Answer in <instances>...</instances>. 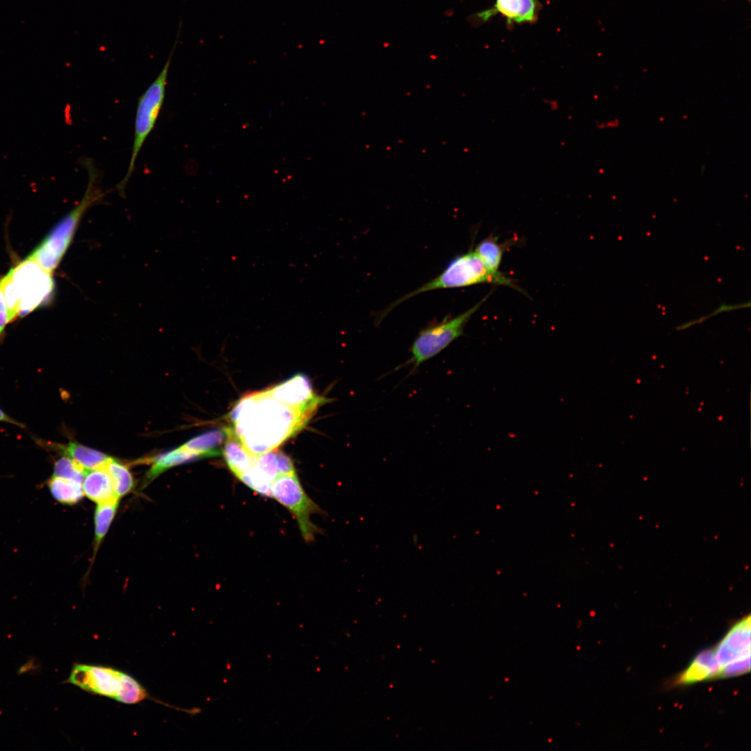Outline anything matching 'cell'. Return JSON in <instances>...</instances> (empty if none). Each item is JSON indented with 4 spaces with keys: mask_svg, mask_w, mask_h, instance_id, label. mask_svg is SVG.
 <instances>
[{
    "mask_svg": "<svg viewBox=\"0 0 751 751\" xmlns=\"http://www.w3.org/2000/svg\"><path fill=\"white\" fill-rule=\"evenodd\" d=\"M318 405L293 406L267 390L256 392L236 403L229 414L230 428L248 453L259 455L275 450L298 431Z\"/></svg>",
    "mask_w": 751,
    "mask_h": 751,
    "instance_id": "obj_1",
    "label": "cell"
},
{
    "mask_svg": "<svg viewBox=\"0 0 751 751\" xmlns=\"http://www.w3.org/2000/svg\"><path fill=\"white\" fill-rule=\"evenodd\" d=\"M9 323L49 302L54 290L52 273L26 257L1 278Z\"/></svg>",
    "mask_w": 751,
    "mask_h": 751,
    "instance_id": "obj_2",
    "label": "cell"
},
{
    "mask_svg": "<svg viewBox=\"0 0 751 751\" xmlns=\"http://www.w3.org/2000/svg\"><path fill=\"white\" fill-rule=\"evenodd\" d=\"M83 163L88 173V183L81 200L28 256L51 273L58 266L70 245L84 213L104 196L99 184V172L93 161L87 158Z\"/></svg>",
    "mask_w": 751,
    "mask_h": 751,
    "instance_id": "obj_3",
    "label": "cell"
},
{
    "mask_svg": "<svg viewBox=\"0 0 751 751\" xmlns=\"http://www.w3.org/2000/svg\"><path fill=\"white\" fill-rule=\"evenodd\" d=\"M484 283L504 285L520 291L513 280L503 273L496 275L491 273L473 250L454 257L436 277L394 301L378 313L376 323L379 324L395 307L420 293Z\"/></svg>",
    "mask_w": 751,
    "mask_h": 751,
    "instance_id": "obj_4",
    "label": "cell"
},
{
    "mask_svg": "<svg viewBox=\"0 0 751 751\" xmlns=\"http://www.w3.org/2000/svg\"><path fill=\"white\" fill-rule=\"evenodd\" d=\"M63 683L124 704H137L150 698L147 690L135 678L112 667L74 663L68 678Z\"/></svg>",
    "mask_w": 751,
    "mask_h": 751,
    "instance_id": "obj_5",
    "label": "cell"
},
{
    "mask_svg": "<svg viewBox=\"0 0 751 751\" xmlns=\"http://www.w3.org/2000/svg\"><path fill=\"white\" fill-rule=\"evenodd\" d=\"M181 23L179 24L177 37L170 53L162 70L138 99L134 120V131L132 149L127 170L121 181L117 184V190L122 193L135 169L140 152L148 136L155 127L162 109L166 92L168 76L170 63L176 47L178 45Z\"/></svg>",
    "mask_w": 751,
    "mask_h": 751,
    "instance_id": "obj_6",
    "label": "cell"
},
{
    "mask_svg": "<svg viewBox=\"0 0 751 751\" xmlns=\"http://www.w3.org/2000/svg\"><path fill=\"white\" fill-rule=\"evenodd\" d=\"M490 295L487 294L465 312L455 316H446L441 321L431 323L422 329L412 342L410 350L411 357L402 366H412L411 371L414 373L425 362L446 348L463 334L465 328L472 315Z\"/></svg>",
    "mask_w": 751,
    "mask_h": 751,
    "instance_id": "obj_7",
    "label": "cell"
},
{
    "mask_svg": "<svg viewBox=\"0 0 751 751\" xmlns=\"http://www.w3.org/2000/svg\"><path fill=\"white\" fill-rule=\"evenodd\" d=\"M271 496L293 515L305 541L314 540L319 529L310 517L312 514L321 513L322 510L307 495L296 474L277 477L272 485Z\"/></svg>",
    "mask_w": 751,
    "mask_h": 751,
    "instance_id": "obj_8",
    "label": "cell"
},
{
    "mask_svg": "<svg viewBox=\"0 0 751 751\" xmlns=\"http://www.w3.org/2000/svg\"><path fill=\"white\" fill-rule=\"evenodd\" d=\"M540 6L538 0H495L492 8L476 13L470 18L472 23L479 24L499 14L510 26L534 23L538 18Z\"/></svg>",
    "mask_w": 751,
    "mask_h": 751,
    "instance_id": "obj_9",
    "label": "cell"
},
{
    "mask_svg": "<svg viewBox=\"0 0 751 751\" xmlns=\"http://www.w3.org/2000/svg\"><path fill=\"white\" fill-rule=\"evenodd\" d=\"M750 631L748 615L737 622L720 642L715 654L721 668L738 659L750 656Z\"/></svg>",
    "mask_w": 751,
    "mask_h": 751,
    "instance_id": "obj_10",
    "label": "cell"
},
{
    "mask_svg": "<svg viewBox=\"0 0 751 751\" xmlns=\"http://www.w3.org/2000/svg\"><path fill=\"white\" fill-rule=\"evenodd\" d=\"M267 391L277 400L293 406L313 404L320 405L328 402L327 398L314 394L309 380L301 373L293 376Z\"/></svg>",
    "mask_w": 751,
    "mask_h": 751,
    "instance_id": "obj_11",
    "label": "cell"
},
{
    "mask_svg": "<svg viewBox=\"0 0 751 751\" xmlns=\"http://www.w3.org/2000/svg\"><path fill=\"white\" fill-rule=\"evenodd\" d=\"M38 443L44 447L51 448L70 458L86 471L104 467L111 458L100 451L74 442H70L67 444H58L38 440Z\"/></svg>",
    "mask_w": 751,
    "mask_h": 751,
    "instance_id": "obj_12",
    "label": "cell"
},
{
    "mask_svg": "<svg viewBox=\"0 0 751 751\" xmlns=\"http://www.w3.org/2000/svg\"><path fill=\"white\" fill-rule=\"evenodd\" d=\"M721 668L718 664L715 649H706L700 652L690 665L677 680L679 684H691L708 679L719 677Z\"/></svg>",
    "mask_w": 751,
    "mask_h": 751,
    "instance_id": "obj_13",
    "label": "cell"
},
{
    "mask_svg": "<svg viewBox=\"0 0 751 751\" xmlns=\"http://www.w3.org/2000/svg\"><path fill=\"white\" fill-rule=\"evenodd\" d=\"M82 488L84 495L97 504L119 499L112 479L104 467L87 471Z\"/></svg>",
    "mask_w": 751,
    "mask_h": 751,
    "instance_id": "obj_14",
    "label": "cell"
},
{
    "mask_svg": "<svg viewBox=\"0 0 751 751\" xmlns=\"http://www.w3.org/2000/svg\"><path fill=\"white\" fill-rule=\"evenodd\" d=\"M227 437L222 453L229 469L239 478L250 470L257 455L250 454L245 449L230 427H227Z\"/></svg>",
    "mask_w": 751,
    "mask_h": 751,
    "instance_id": "obj_15",
    "label": "cell"
},
{
    "mask_svg": "<svg viewBox=\"0 0 751 751\" xmlns=\"http://www.w3.org/2000/svg\"><path fill=\"white\" fill-rule=\"evenodd\" d=\"M227 437V428H216L200 434L181 445L200 458L215 457L222 453L223 444Z\"/></svg>",
    "mask_w": 751,
    "mask_h": 751,
    "instance_id": "obj_16",
    "label": "cell"
},
{
    "mask_svg": "<svg viewBox=\"0 0 751 751\" xmlns=\"http://www.w3.org/2000/svg\"><path fill=\"white\" fill-rule=\"evenodd\" d=\"M198 459H200L198 455L188 451L182 446L161 453L154 458L152 465L146 474L145 482L150 483L172 467Z\"/></svg>",
    "mask_w": 751,
    "mask_h": 751,
    "instance_id": "obj_17",
    "label": "cell"
},
{
    "mask_svg": "<svg viewBox=\"0 0 751 751\" xmlns=\"http://www.w3.org/2000/svg\"><path fill=\"white\" fill-rule=\"evenodd\" d=\"M511 243H500L493 236L482 240L474 249L480 257L487 268L492 273L498 275L502 273L499 271V267L502 261L504 252Z\"/></svg>",
    "mask_w": 751,
    "mask_h": 751,
    "instance_id": "obj_18",
    "label": "cell"
},
{
    "mask_svg": "<svg viewBox=\"0 0 751 751\" xmlns=\"http://www.w3.org/2000/svg\"><path fill=\"white\" fill-rule=\"evenodd\" d=\"M48 487L53 497L64 504H74L84 494L82 483L60 477L53 476L48 481Z\"/></svg>",
    "mask_w": 751,
    "mask_h": 751,
    "instance_id": "obj_19",
    "label": "cell"
},
{
    "mask_svg": "<svg viewBox=\"0 0 751 751\" xmlns=\"http://www.w3.org/2000/svg\"><path fill=\"white\" fill-rule=\"evenodd\" d=\"M111 476L118 499L129 493L134 487L133 476L129 469L111 458L104 467Z\"/></svg>",
    "mask_w": 751,
    "mask_h": 751,
    "instance_id": "obj_20",
    "label": "cell"
},
{
    "mask_svg": "<svg viewBox=\"0 0 751 751\" xmlns=\"http://www.w3.org/2000/svg\"><path fill=\"white\" fill-rule=\"evenodd\" d=\"M119 499L99 503L95 512V547L97 549L106 534L115 515Z\"/></svg>",
    "mask_w": 751,
    "mask_h": 751,
    "instance_id": "obj_21",
    "label": "cell"
},
{
    "mask_svg": "<svg viewBox=\"0 0 751 751\" xmlns=\"http://www.w3.org/2000/svg\"><path fill=\"white\" fill-rule=\"evenodd\" d=\"M86 472L72 459L64 455L56 461L53 476L82 483Z\"/></svg>",
    "mask_w": 751,
    "mask_h": 751,
    "instance_id": "obj_22",
    "label": "cell"
},
{
    "mask_svg": "<svg viewBox=\"0 0 751 751\" xmlns=\"http://www.w3.org/2000/svg\"><path fill=\"white\" fill-rule=\"evenodd\" d=\"M750 656L738 659L721 668L719 677L728 678L750 672Z\"/></svg>",
    "mask_w": 751,
    "mask_h": 751,
    "instance_id": "obj_23",
    "label": "cell"
},
{
    "mask_svg": "<svg viewBox=\"0 0 751 751\" xmlns=\"http://www.w3.org/2000/svg\"><path fill=\"white\" fill-rule=\"evenodd\" d=\"M8 323H9L8 309L3 293L1 290L0 279V343L4 338L5 329Z\"/></svg>",
    "mask_w": 751,
    "mask_h": 751,
    "instance_id": "obj_24",
    "label": "cell"
},
{
    "mask_svg": "<svg viewBox=\"0 0 751 751\" xmlns=\"http://www.w3.org/2000/svg\"><path fill=\"white\" fill-rule=\"evenodd\" d=\"M750 307V302L738 303V304H727L722 303L719 307L714 309L712 312L707 315L708 318L715 316L720 313L731 312L739 309L746 308Z\"/></svg>",
    "mask_w": 751,
    "mask_h": 751,
    "instance_id": "obj_25",
    "label": "cell"
},
{
    "mask_svg": "<svg viewBox=\"0 0 751 751\" xmlns=\"http://www.w3.org/2000/svg\"><path fill=\"white\" fill-rule=\"evenodd\" d=\"M0 421L11 423V424L15 425L17 426H19L20 428H24V425L22 423L19 422L17 420L13 419L10 416L7 414L1 408H0Z\"/></svg>",
    "mask_w": 751,
    "mask_h": 751,
    "instance_id": "obj_26",
    "label": "cell"
}]
</instances>
